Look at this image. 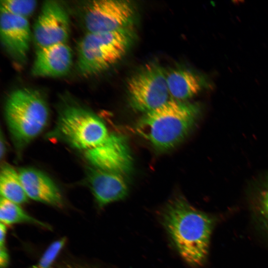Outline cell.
<instances>
[{"mask_svg":"<svg viewBox=\"0 0 268 268\" xmlns=\"http://www.w3.org/2000/svg\"><path fill=\"white\" fill-rule=\"evenodd\" d=\"M257 211L260 221L268 232V181L258 196Z\"/></svg>","mask_w":268,"mask_h":268,"instance_id":"obj_19","label":"cell"},{"mask_svg":"<svg viewBox=\"0 0 268 268\" xmlns=\"http://www.w3.org/2000/svg\"><path fill=\"white\" fill-rule=\"evenodd\" d=\"M7 226L0 224V268H7L9 263V256L6 246Z\"/></svg>","mask_w":268,"mask_h":268,"instance_id":"obj_20","label":"cell"},{"mask_svg":"<svg viewBox=\"0 0 268 268\" xmlns=\"http://www.w3.org/2000/svg\"><path fill=\"white\" fill-rule=\"evenodd\" d=\"M37 5V1L33 0H3L0 1V10L28 19L34 13Z\"/></svg>","mask_w":268,"mask_h":268,"instance_id":"obj_17","label":"cell"},{"mask_svg":"<svg viewBox=\"0 0 268 268\" xmlns=\"http://www.w3.org/2000/svg\"><path fill=\"white\" fill-rule=\"evenodd\" d=\"M199 113V108L195 104L170 100L144 114L136 124L135 130L157 150H168L186 136Z\"/></svg>","mask_w":268,"mask_h":268,"instance_id":"obj_2","label":"cell"},{"mask_svg":"<svg viewBox=\"0 0 268 268\" xmlns=\"http://www.w3.org/2000/svg\"><path fill=\"white\" fill-rule=\"evenodd\" d=\"M0 29L1 41L5 49L17 61L24 62L32 36L28 19L0 10Z\"/></svg>","mask_w":268,"mask_h":268,"instance_id":"obj_10","label":"cell"},{"mask_svg":"<svg viewBox=\"0 0 268 268\" xmlns=\"http://www.w3.org/2000/svg\"><path fill=\"white\" fill-rule=\"evenodd\" d=\"M85 157L94 168L122 175L130 172L132 158L126 139L115 134L98 145L85 151Z\"/></svg>","mask_w":268,"mask_h":268,"instance_id":"obj_9","label":"cell"},{"mask_svg":"<svg viewBox=\"0 0 268 268\" xmlns=\"http://www.w3.org/2000/svg\"><path fill=\"white\" fill-rule=\"evenodd\" d=\"M86 182L100 208L124 199L128 193L127 183L119 173L93 167L87 172Z\"/></svg>","mask_w":268,"mask_h":268,"instance_id":"obj_11","label":"cell"},{"mask_svg":"<svg viewBox=\"0 0 268 268\" xmlns=\"http://www.w3.org/2000/svg\"><path fill=\"white\" fill-rule=\"evenodd\" d=\"M4 116L15 146L21 150L46 128L49 110L46 101L38 91L23 88L13 91L8 95Z\"/></svg>","mask_w":268,"mask_h":268,"instance_id":"obj_3","label":"cell"},{"mask_svg":"<svg viewBox=\"0 0 268 268\" xmlns=\"http://www.w3.org/2000/svg\"><path fill=\"white\" fill-rule=\"evenodd\" d=\"M0 221L6 226L18 223H27L51 229L48 224L32 216L23 209L19 204L0 197Z\"/></svg>","mask_w":268,"mask_h":268,"instance_id":"obj_16","label":"cell"},{"mask_svg":"<svg viewBox=\"0 0 268 268\" xmlns=\"http://www.w3.org/2000/svg\"><path fill=\"white\" fill-rule=\"evenodd\" d=\"M69 33V19L65 8L57 1H45L33 26L37 49L66 43Z\"/></svg>","mask_w":268,"mask_h":268,"instance_id":"obj_8","label":"cell"},{"mask_svg":"<svg viewBox=\"0 0 268 268\" xmlns=\"http://www.w3.org/2000/svg\"><path fill=\"white\" fill-rule=\"evenodd\" d=\"M67 239L63 237L53 242L46 249L39 261L29 268H53L60 254L66 244Z\"/></svg>","mask_w":268,"mask_h":268,"instance_id":"obj_18","label":"cell"},{"mask_svg":"<svg viewBox=\"0 0 268 268\" xmlns=\"http://www.w3.org/2000/svg\"><path fill=\"white\" fill-rule=\"evenodd\" d=\"M18 172L29 199L59 207L63 206L64 201L60 191L47 175L30 167L21 168Z\"/></svg>","mask_w":268,"mask_h":268,"instance_id":"obj_13","label":"cell"},{"mask_svg":"<svg viewBox=\"0 0 268 268\" xmlns=\"http://www.w3.org/2000/svg\"><path fill=\"white\" fill-rule=\"evenodd\" d=\"M160 219L183 260L194 268L202 266L208 255L214 218L196 209L178 195L166 204Z\"/></svg>","mask_w":268,"mask_h":268,"instance_id":"obj_1","label":"cell"},{"mask_svg":"<svg viewBox=\"0 0 268 268\" xmlns=\"http://www.w3.org/2000/svg\"><path fill=\"white\" fill-rule=\"evenodd\" d=\"M127 90L132 107L144 114L169 100L166 73L156 64H146L133 75L128 81Z\"/></svg>","mask_w":268,"mask_h":268,"instance_id":"obj_6","label":"cell"},{"mask_svg":"<svg viewBox=\"0 0 268 268\" xmlns=\"http://www.w3.org/2000/svg\"><path fill=\"white\" fill-rule=\"evenodd\" d=\"M6 144L4 141V138L2 134V132L0 133V159H2L3 157H4L5 153L6 152Z\"/></svg>","mask_w":268,"mask_h":268,"instance_id":"obj_21","label":"cell"},{"mask_svg":"<svg viewBox=\"0 0 268 268\" xmlns=\"http://www.w3.org/2000/svg\"><path fill=\"white\" fill-rule=\"evenodd\" d=\"M134 14V8L128 1L94 0L86 7L84 24L87 33L112 32L127 28Z\"/></svg>","mask_w":268,"mask_h":268,"instance_id":"obj_7","label":"cell"},{"mask_svg":"<svg viewBox=\"0 0 268 268\" xmlns=\"http://www.w3.org/2000/svg\"><path fill=\"white\" fill-rule=\"evenodd\" d=\"M72 54L67 43L37 49L32 74L37 77H59L70 70Z\"/></svg>","mask_w":268,"mask_h":268,"instance_id":"obj_12","label":"cell"},{"mask_svg":"<svg viewBox=\"0 0 268 268\" xmlns=\"http://www.w3.org/2000/svg\"><path fill=\"white\" fill-rule=\"evenodd\" d=\"M132 34L126 28L104 33H87L77 47V68L84 76L99 73L119 62L125 55Z\"/></svg>","mask_w":268,"mask_h":268,"instance_id":"obj_4","label":"cell"},{"mask_svg":"<svg viewBox=\"0 0 268 268\" xmlns=\"http://www.w3.org/2000/svg\"><path fill=\"white\" fill-rule=\"evenodd\" d=\"M166 77L169 94L176 100L191 98L201 89L200 78L187 69H172L166 73Z\"/></svg>","mask_w":268,"mask_h":268,"instance_id":"obj_14","label":"cell"},{"mask_svg":"<svg viewBox=\"0 0 268 268\" xmlns=\"http://www.w3.org/2000/svg\"><path fill=\"white\" fill-rule=\"evenodd\" d=\"M0 192L1 197L18 204L27 202L29 199L18 172L7 164L1 167Z\"/></svg>","mask_w":268,"mask_h":268,"instance_id":"obj_15","label":"cell"},{"mask_svg":"<svg viewBox=\"0 0 268 268\" xmlns=\"http://www.w3.org/2000/svg\"><path fill=\"white\" fill-rule=\"evenodd\" d=\"M110 133L94 113L78 106H68L60 112L52 137L72 147L86 151L102 143Z\"/></svg>","mask_w":268,"mask_h":268,"instance_id":"obj_5","label":"cell"}]
</instances>
